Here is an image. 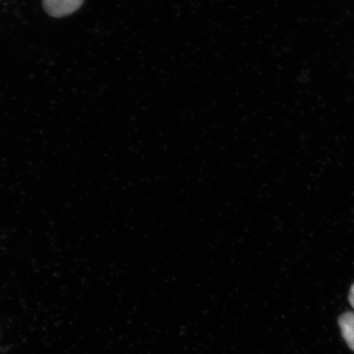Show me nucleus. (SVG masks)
Here are the masks:
<instances>
[{
  "mask_svg": "<svg viewBox=\"0 0 354 354\" xmlns=\"http://www.w3.org/2000/svg\"><path fill=\"white\" fill-rule=\"evenodd\" d=\"M84 0H43L44 10L55 17L72 15L82 6Z\"/></svg>",
  "mask_w": 354,
  "mask_h": 354,
  "instance_id": "obj_1",
  "label": "nucleus"
},
{
  "mask_svg": "<svg viewBox=\"0 0 354 354\" xmlns=\"http://www.w3.org/2000/svg\"><path fill=\"white\" fill-rule=\"evenodd\" d=\"M339 324L345 342L354 351V313L348 312L343 314L339 317Z\"/></svg>",
  "mask_w": 354,
  "mask_h": 354,
  "instance_id": "obj_2",
  "label": "nucleus"
},
{
  "mask_svg": "<svg viewBox=\"0 0 354 354\" xmlns=\"http://www.w3.org/2000/svg\"><path fill=\"white\" fill-rule=\"evenodd\" d=\"M349 302H351L352 307L354 308V285L352 286L348 296Z\"/></svg>",
  "mask_w": 354,
  "mask_h": 354,
  "instance_id": "obj_3",
  "label": "nucleus"
}]
</instances>
